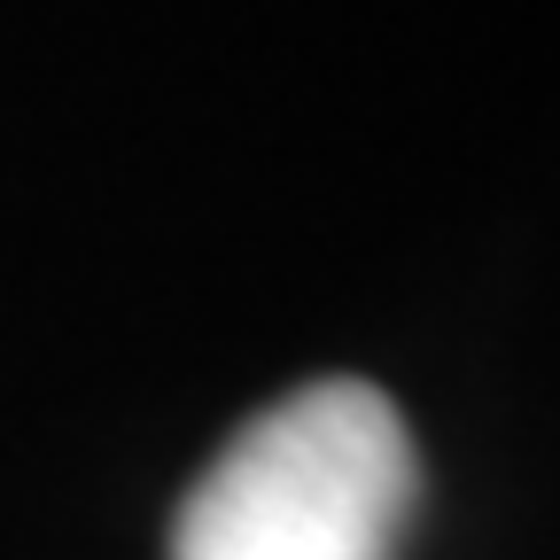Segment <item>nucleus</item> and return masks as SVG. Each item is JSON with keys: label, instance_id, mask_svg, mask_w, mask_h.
<instances>
[{"label": "nucleus", "instance_id": "f257e3e1", "mask_svg": "<svg viewBox=\"0 0 560 560\" xmlns=\"http://www.w3.org/2000/svg\"><path fill=\"white\" fill-rule=\"evenodd\" d=\"M412 499L405 412L374 382H312L202 467L172 522V560H397Z\"/></svg>", "mask_w": 560, "mask_h": 560}]
</instances>
